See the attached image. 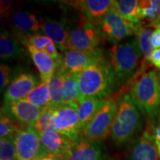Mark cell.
<instances>
[{
    "mask_svg": "<svg viewBox=\"0 0 160 160\" xmlns=\"http://www.w3.org/2000/svg\"><path fill=\"white\" fill-rule=\"evenodd\" d=\"M117 111L111 136L117 145L131 141L143 125V113L133 99L131 92H125L116 99Z\"/></svg>",
    "mask_w": 160,
    "mask_h": 160,
    "instance_id": "6da1fadb",
    "label": "cell"
},
{
    "mask_svg": "<svg viewBox=\"0 0 160 160\" xmlns=\"http://www.w3.org/2000/svg\"><path fill=\"white\" fill-rule=\"evenodd\" d=\"M81 99L99 97L106 99L117 85L111 62L105 57L93 63L78 76Z\"/></svg>",
    "mask_w": 160,
    "mask_h": 160,
    "instance_id": "7a4b0ae2",
    "label": "cell"
},
{
    "mask_svg": "<svg viewBox=\"0 0 160 160\" xmlns=\"http://www.w3.org/2000/svg\"><path fill=\"white\" fill-rule=\"evenodd\" d=\"M131 94L151 127L160 118V82L156 70L144 73L132 86Z\"/></svg>",
    "mask_w": 160,
    "mask_h": 160,
    "instance_id": "3957f363",
    "label": "cell"
},
{
    "mask_svg": "<svg viewBox=\"0 0 160 160\" xmlns=\"http://www.w3.org/2000/svg\"><path fill=\"white\" fill-rule=\"evenodd\" d=\"M109 52L117 85L127 82L137 73L143 57L137 37L114 44Z\"/></svg>",
    "mask_w": 160,
    "mask_h": 160,
    "instance_id": "277c9868",
    "label": "cell"
},
{
    "mask_svg": "<svg viewBox=\"0 0 160 160\" xmlns=\"http://www.w3.org/2000/svg\"><path fill=\"white\" fill-rule=\"evenodd\" d=\"M117 111V102L112 97L106 98L105 103L91 121L82 129L81 137L100 142L111 133Z\"/></svg>",
    "mask_w": 160,
    "mask_h": 160,
    "instance_id": "5b68a950",
    "label": "cell"
},
{
    "mask_svg": "<svg viewBox=\"0 0 160 160\" xmlns=\"http://www.w3.org/2000/svg\"><path fill=\"white\" fill-rule=\"evenodd\" d=\"M53 128L72 142L81 137L82 126L79 118V103L62 102L53 108Z\"/></svg>",
    "mask_w": 160,
    "mask_h": 160,
    "instance_id": "8992f818",
    "label": "cell"
},
{
    "mask_svg": "<svg viewBox=\"0 0 160 160\" xmlns=\"http://www.w3.org/2000/svg\"><path fill=\"white\" fill-rule=\"evenodd\" d=\"M95 25L101 39L113 45L125 41L134 34L133 25L124 19L113 7Z\"/></svg>",
    "mask_w": 160,
    "mask_h": 160,
    "instance_id": "52a82bcc",
    "label": "cell"
},
{
    "mask_svg": "<svg viewBox=\"0 0 160 160\" xmlns=\"http://www.w3.org/2000/svg\"><path fill=\"white\" fill-rule=\"evenodd\" d=\"M100 40L97 26L84 16L77 24L69 27L68 50L94 51L98 48Z\"/></svg>",
    "mask_w": 160,
    "mask_h": 160,
    "instance_id": "ba28073f",
    "label": "cell"
},
{
    "mask_svg": "<svg viewBox=\"0 0 160 160\" xmlns=\"http://www.w3.org/2000/svg\"><path fill=\"white\" fill-rule=\"evenodd\" d=\"M17 160H37L46 156L41 138L33 127L21 128L13 137Z\"/></svg>",
    "mask_w": 160,
    "mask_h": 160,
    "instance_id": "9c48e42d",
    "label": "cell"
},
{
    "mask_svg": "<svg viewBox=\"0 0 160 160\" xmlns=\"http://www.w3.org/2000/svg\"><path fill=\"white\" fill-rule=\"evenodd\" d=\"M103 57L102 51L99 48L92 51L68 50L63 53L58 69L62 73L79 76L82 72Z\"/></svg>",
    "mask_w": 160,
    "mask_h": 160,
    "instance_id": "30bf717a",
    "label": "cell"
},
{
    "mask_svg": "<svg viewBox=\"0 0 160 160\" xmlns=\"http://www.w3.org/2000/svg\"><path fill=\"white\" fill-rule=\"evenodd\" d=\"M2 110L22 127H33L43 111L26 99L5 104Z\"/></svg>",
    "mask_w": 160,
    "mask_h": 160,
    "instance_id": "8fae6325",
    "label": "cell"
},
{
    "mask_svg": "<svg viewBox=\"0 0 160 160\" xmlns=\"http://www.w3.org/2000/svg\"><path fill=\"white\" fill-rule=\"evenodd\" d=\"M37 76L30 73H21L12 79L8 86L5 94L4 102L11 103L12 102L25 99L31 92L39 84Z\"/></svg>",
    "mask_w": 160,
    "mask_h": 160,
    "instance_id": "7c38bea8",
    "label": "cell"
},
{
    "mask_svg": "<svg viewBox=\"0 0 160 160\" xmlns=\"http://www.w3.org/2000/svg\"><path fill=\"white\" fill-rule=\"evenodd\" d=\"M40 138L45 155H51L58 159L65 160L72 143L68 138L54 128L41 133Z\"/></svg>",
    "mask_w": 160,
    "mask_h": 160,
    "instance_id": "4fadbf2b",
    "label": "cell"
},
{
    "mask_svg": "<svg viewBox=\"0 0 160 160\" xmlns=\"http://www.w3.org/2000/svg\"><path fill=\"white\" fill-rule=\"evenodd\" d=\"M158 150L153 133L148 129L132 144L129 160H159Z\"/></svg>",
    "mask_w": 160,
    "mask_h": 160,
    "instance_id": "5bb4252c",
    "label": "cell"
},
{
    "mask_svg": "<svg viewBox=\"0 0 160 160\" xmlns=\"http://www.w3.org/2000/svg\"><path fill=\"white\" fill-rule=\"evenodd\" d=\"M41 31L56 44L59 51L63 53L68 51L69 27L65 20L48 18L43 21Z\"/></svg>",
    "mask_w": 160,
    "mask_h": 160,
    "instance_id": "9a60e30c",
    "label": "cell"
},
{
    "mask_svg": "<svg viewBox=\"0 0 160 160\" xmlns=\"http://www.w3.org/2000/svg\"><path fill=\"white\" fill-rule=\"evenodd\" d=\"M103 158L99 142L80 138L72 142L65 160H103Z\"/></svg>",
    "mask_w": 160,
    "mask_h": 160,
    "instance_id": "2e32d148",
    "label": "cell"
},
{
    "mask_svg": "<svg viewBox=\"0 0 160 160\" xmlns=\"http://www.w3.org/2000/svg\"><path fill=\"white\" fill-rule=\"evenodd\" d=\"M10 16L11 23L24 36L36 34L42 31L43 20L34 13L25 11H14L7 13Z\"/></svg>",
    "mask_w": 160,
    "mask_h": 160,
    "instance_id": "e0dca14e",
    "label": "cell"
},
{
    "mask_svg": "<svg viewBox=\"0 0 160 160\" xmlns=\"http://www.w3.org/2000/svg\"><path fill=\"white\" fill-rule=\"evenodd\" d=\"M33 63L39 72L41 82H48L51 78L59 68V65L48 55L36 49L33 46L26 45Z\"/></svg>",
    "mask_w": 160,
    "mask_h": 160,
    "instance_id": "ac0fdd59",
    "label": "cell"
},
{
    "mask_svg": "<svg viewBox=\"0 0 160 160\" xmlns=\"http://www.w3.org/2000/svg\"><path fill=\"white\" fill-rule=\"evenodd\" d=\"M84 17L97 24L111 8L113 0H84L76 2Z\"/></svg>",
    "mask_w": 160,
    "mask_h": 160,
    "instance_id": "d6986e66",
    "label": "cell"
},
{
    "mask_svg": "<svg viewBox=\"0 0 160 160\" xmlns=\"http://www.w3.org/2000/svg\"><path fill=\"white\" fill-rule=\"evenodd\" d=\"M21 40L22 42L25 45H30L36 49L44 52L52 59H54L59 64V65H60L62 56L59 53L56 44L50 38L43 34L36 33V34L23 36L21 37Z\"/></svg>",
    "mask_w": 160,
    "mask_h": 160,
    "instance_id": "ffe728a7",
    "label": "cell"
},
{
    "mask_svg": "<svg viewBox=\"0 0 160 160\" xmlns=\"http://www.w3.org/2000/svg\"><path fill=\"white\" fill-rule=\"evenodd\" d=\"M106 99L99 97H83L79 102V118L82 129L97 114Z\"/></svg>",
    "mask_w": 160,
    "mask_h": 160,
    "instance_id": "44dd1931",
    "label": "cell"
},
{
    "mask_svg": "<svg viewBox=\"0 0 160 160\" xmlns=\"http://www.w3.org/2000/svg\"><path fill=\"white\" fill-rule=\"evenodd\" d=\"M24 50L15 37L5 31L0 36V57L2 59H15L22 57Z\"/></svg>",
    "mask_w": 160,
    "mask_h": 160,
    "instance_id": "7402d4cb",
    "label": "cell"
},
{
    "mask_svg": "<svg viewBox=\"0 0 160 160\" xmlns=\"http://www.w3.org/2000/svg\"><path fill=\"white\" fill-rule=\"evenodd\" d=\"M139 4L138 0H119L113 1L112 7L119 14L132 25L139 23Z\"/></svg>",
    "mask_w": 160,
    "mask_h": 160,
    "instance_id": "603a6c76",
    "label": "cell"
},
{
    "mask_svg": "<svg viewBox=\"0 0 160 160\" xmlns=\"http://www.w3.org/2000/svg\"><path fill=\"white\" fill-rule=\"evenodd\" d=\"M140 21L145 20L151 28L160 25V0H144L139 4Z\"/></svg>",
    "mask_w": 160,
    "mask_h": 160,
    "instance_id": "cb8c5ba5",
    "label": "cell"
},
{
    "mask_svg": "<svg viewBox=\"0 0 160 160\" xmlns=\"http://www.w3.org/2000/svg\"><path fill=\"white\" fill-rule=\"evenodd\" d=\"M133 31L143 53V57L148 62H151V55L154 51L151 45V36L153 31L151 29V26L143 22H140L133 25Z\"/></svg>",
    "mask_w": 160,
    "mask_h": 160,
    "instance_id": "d4e9b609",
    "label": "cell"
},
{
    "mask_svg": "<svg viewBox=\"0 0 160 160\" xmlns=\"http://www.w3.org/2000/svg\"><path fill=\"white\" fill-rule=\"evenodd\" d=\"M25 99L39 108L43 110L48 107L51 105V100L48 83L40 82Z\"/></svg>",
    "mask_w": 160,
    "mask_h": 160,
    "instance_id": "484cf974",
    "label": "cell"
},
{
    "mask_svg": "<svg viewBox=\"0 0 160 160\" xmlns=\"http://www.w3.org/2000/svg\"><path fill=\"white\" fill-rule=\"evenodd\" d=\"M65 81L63 85V102H75L79 103L81 99L78 75L65 73Z\"/></svg>",
    "mask_w": 160,
    "mask_h": 160,
    "instance_id": "4316f807",
    "label": "cell"
},
{
    "mask_svg": "<svg viewBox=\"0 0 160 160\" xmlns=\"http://www.w3.org/2000/svg\"><path fill=\"white\" fill-rule=\"evenodd\" d=\"M65 81V74L59 69L55 72L49 80L48 86L51 92V105L52 108H56L63 102V85Z\"/></svg>",
    "mask_w": 160,
    "mask_h": 160,
    "instance_id": "83f0119b",
    "label": "cell"
},
{
    "mask_svg": "<svg viewBox=\"0 0 160 160\" xmlns=\"http://www.w3.org/2000/svg\"><path fill=\"white\" fill-rule=\"evenodd\" d=\"M53 108L48 106L43 109L37 121L36 122L35 125H33V128L37 131L39 135L50 129L53 128Z\"/></svg>",
    "mask_w": 160,
    "mask_h": 160,
    "instance_id": "f1b7e54d",
    "label": "cell"
},
{
    "mask_svg": "<svg viewBox=\"0 0 160 160\" xmlns=\"http://www.w3.org/2000/svg\"><path fill=\"white\" fill-rule=\"evenodd\" d=\"M21 128L14 122L13 119L1 110V117H0V137H13L17 131Z\"/></svg>",
    "mask_w": 160,
    "mask_h": 160,
    "instance_id": "f546056e",
    "label": "cell"
},
{
    "mask_svg": "<svg viewBox=\"0 0 160 160\" xmlns=\"http://www.w3.org/2000/svg\"><path fill=\"white\" fill-rule=\"evenodd\" d=\"M0 160H17L13 137H2L0 139Z\"/></svg>",
    "mask_w": 160,
    "mask_h": 160,
    "instance_id": "4dcf8cb0",
    "label": "cell"
},
{
    "mask_svg": "<svg viewBox=\"0 0 160 160\" xmlns=\"http://www.w3.org/2000/svg\"><path fill=\"white\" fill-rule=\"evenodd\" d=\"M11 82V72L8 65L2 64L0 66V89L1 92Z\"/></svg>",
    "mask_w": 160,
    "mask_h": 160,
    "instance_id": "1f68e13d",
    "label": "cell"
},
{
    "mask_svg": "<svg viewBox=\"0 0 160 160\" xmlns=\"http://www.w3.org/2000/svg\"><path fill=\"white\" fill-rule=\"evenodd\" d=\"M151 45L154 50L160 48V25L153 31L151 36Z\"/></svg>",
    "mask_w": 160,
    "mask_h": 160,
    "instance_id": "d6a6232c",
    "label": "cell"
},
{
    "mask_svg": "<svg viewBox=\"0 0 160 160\" xmlns=\"http://www.w3.org/2000/svg\"><path fill=\"white\" fill-rule=\"evenodd\" d=\"M151 62L155 65V67L160 70V48L155 49L151 55Z\"/></svg>",
    "mask_w": 160,
    "mask_h": 160,
    "instance_id": "836d02e7",
    "label": "cell"
},
{
    "mask_svg": "<svg viewBox=\"0 0 160 160\" xmlns=\"http://www.w3.org/2000/svg\"><path fill=\"white\" fill-rule=\"evenodd\" d=\"M37 160H62V159H58V158L53 157V156H51V155H46V156H44V157L39 158Z\"/></svg>",
    "mask_w": 160,
    "mask_h": 160,
    "instance_id": "e575fe53",
    "label": "cell"
},
{
    "mask_svg": "<svg viewBox=\"0 0 160 160\" xmlns=\"http://www.w3.org/2000/svg\"><path fill=\"white\" fill-rule=\"evenodd\" d=\"M156 145H157V150H158V155L160 160V142H156Z\"/></svg>",
    "mask_w": 160,
    "mask_h": 160,
    "instance_id": "d590c367",
    "label": "cell"
},
{
    "mask_svg": "<svg viewBox=\"0 0 160 160\" xmlns=\"http://www.w3.org/2000/svg\"><path fill=\"white\" fill-rule=\"evenodd\" d=\"M159 82H160V72L159 73Z\"/></svg>",
    "mask_w": 160,
    "mask_h": 160,
    "instance_id": "8d00e7d4",
    "label": "cell"
}]
</instances>
